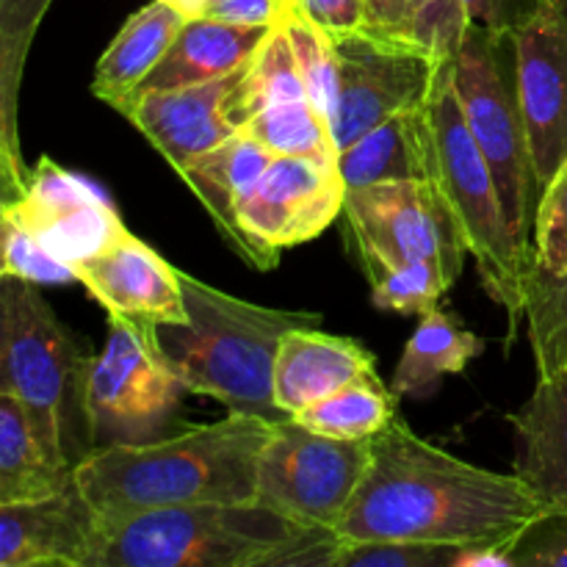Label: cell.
Returning a JSON list of instances; mask_svg holds the SVG:
<instances>
[{"label":"cell","mask_w":567,"mask_h":567,"mask_svg":"<svg viewBox=\"0 0 567 567\" xmlns=\"http://www.w3.org/2000/svg\"><path fill=\"white\" fill-rule=\"evenodd\" d=\"M0 277H20V280L37 282V286H72L78 282L75 269L64 260L55 258L48 247L37 241L33 233L17 225L9 216H0Z\"/></svg>","instance_id":"d6a6232c"},{"label":"cell","mask_w":567,"mask_h":567,"mask_svg":"<svg viewBox=\"0 0 567 567\" xmlns=\"http://www.w3.org/2000/svg\"><path fill=\"white\" fill-rule=\"evenodd\" d=\"M338 172L347 192L393 181H426L424 105L402 111L338 150Z\"/></svg>","instance_id":"d4e9b609"},{"label":"cell","mask_w":567,"mask_h":567,"mask_svg":"<svg viewBox=\"0 0 567 567\" xmlns=\"http://www.w3.org/2000/svg\"><path fill=\"white\" fill-rule=\"evenodd\" d=\"M244 72L247 64L194 86L138 94L127 105L125 116L169 161L172 169L181 172L238 133V127L227 120V100L241 83Z\"/></svg>","instance_id":"e0dca14e"},{"label":"cell","mask_w":567,"mask_h":567,"mask_svg":"<svg viewBox=\"0 0 567 567\" xmlns=\"http://www.w3.org/2000/svg\"><path fill=\"white\" fill-rule=\"evenodd\" d=\"M275 419L230 413L147 443L94 449L75 482L103 524L161 507L255 502L258 463Z\"/></svg>","instance_id":"7a4b0ae2"},{"label":"cell","mask_w":567,"mask_h":567,"mask_svg":"<svg viewBox=\"0 0 567 567\" xmlns=\"http://www.w3.org/2000/svg\"><path fill=\"white\" fill-rule=\"evenodd\" d=\"M515 44L532 155L546 188L567 161V0H543Z\"/></svg>","instance_id":"5bb4252c"},{"label":"cell","mask_w":567,"mask_h":567,"mask_svg":"<svg viewBox=\"0 0 567 567\" xmlns=\"http://www.w3.org/2000/svg\"><path fill=\"white\" fill-rule=\"evenodd\" d=\"M457 548L408 540H343L336 567H443Z\"/></svg>","instance_id":"d590c367"},{"label":"cell","mask_w":567,"mask_h":567,"mask_svg":"<svg viewBox=\"0 0 567 567\" xmlns=\"http://www.w3.org/2000/svg\"><path fill=\"white\" fill-rule=\"evenodd\" d=\"M543 0H463L468 25L515 33L535 17Z\"/></svg>","instance_id":"f35d334b"},{"label":"cell","mask_w":567,"mask_h":567,"mask_svg":"<svg viewBox=\"0 0 567 567\" xmlns=\"http://www.w3.org/2000/svg\"><path fill=\"white\" fill-rule=\"evenodd\" d=\"M103 526L78 482L55 496L0 504V567H92Z\"/></svg>","instance_id":"2e32d148"},{"label":"cell","mask_w":567,"mask_h":567,"mask_svg":"<svg viewBox=\"0 0 567 567\" xmlns=\"http://www.w3.org/2000/svg\"><path fill=\"white\" fill-rule=\"evenodd\" d=\"M343 216L358 244L360 266L430 264L449 288L463 271L468 249L430 181H393L347 192Z\"/></svg>","instance_id":"30bf717a"},{"label":"cell","mask_w":567,"mask_h":567,"mask_svg":"<svg viewBox=\"0 0 567 567\" xmlns=\"http://www.w3.org/2000/svg\"><path fill=\"white\" fill-rule=\"evenodd\" d=\"M452 75L465 122L496 181L515 247L535 266V216L543 186L520 100L515 33L468 25L452 59Z\"/></svg>","instance_id":"52a82bcc"},{"label":"cell","mask_w":567,"mask_h":567,"mask_svg":"<svg viewBox=\"0 0 567 567\" xmlns=\"http://www.w3.org/2000/svg\"><path fill=\"white\" fill-rule=\"evenodd\" d=\"M241 133L264 144L271 155H299V158L338 161V144L332 127L308 97L275 103L255 114Z\"/></svg>","instance_id":"f1b7e54d"},{"label":"cell","mask_w":567,"mask_h":567,"mask_svg":"<svg viewBox=\"0 0 567 567\" xmlns=\"http://www.w3.org/2000/svg\"><path fill=\"white\" fill-rule=\"evenodd\" d=\"M347 205L338 161L275 155L241 208V227L264 269L280 264L282 249L319 238Z\"/></svg>","instance_id":"7c38bea8"},{"label":"cell","mask_w":567,"mask_h":567,"mask_svg":"<svg viewBox=\"0 0 567 567\" xmlns=\"http://www.w3.org/2000/svg\"><path fill=\"white\" fill-rule=\"evenodd\" d=\"M408 0H365V28L385 39H404L408 42Z\"/></svg>","instance_id":"60d3db41"},{"label":"cell","mask_w":567,"mask_h":567,"mask_svg":"<svg viewBox=\"0 0 567 567\" xmlns=\"http://www.w3.org/2000/svg\"><path fill=\"white\" fill-rule=\"evenodd\" d=\"M504 551L509 567H567V513H540Z\"/></svg>","instance_id":"8d00e7d4"},{"label":"cell","mask_w":567,"mask_h":567,"mask_svg":"<svg viewBox=\"0 0 567 567\" xmlns=\"http://www.w3.org/2000/svg\"><path fill=\"white\" fill-rule=\"evenodd\" d=\"M371 463V437L347 441L275 419L258 463V502L297 524L336 532Z\"/></svg>","instance_id":"ba28073f"},{"label":"cell","mask_w":567,"mask_h":567,"mask_svg":"<svg viewBox=\"0 0 567 567\" xmlns=\"http://www.w3.org/2000/svg\"><path fill=\"white\" fill-rule=\"evenodd\" d=\"M526 330L537 377L567 371V275L535 266L526 286Z\"/></svg>","instance_id":"f546056e"},{"label":"cell","mask_w":567,"mask_h":567,"mask_svg":"<svg viewBox=\"0 0 567 567\" xmlns=\"http://www.w3.org/2000/svg\"><path fill=\"white\" fill-rule=\"evenodd\" d=\"M280 25L288 33V42H291L293 55H297L299 72H302L305 89H308V100L332 127V114H336L338 103L336 39L321 31L308 17L299 14L297 9H291V6L282 14Z\"/></svg>","instance_id":"4dcf8cb0"},{"label":"cell","mask_w":567,"mask_h":567,"mask_svg":"<svg viewBox=\"0 0 567 567\" xmlns=\"http://www.w3.org/2000/svg\"><path fill=\"white\" fill-rule=\"evenodd\" d=\"M485 352V341L465 330L463 321L446 308L421 316L419 327L404 343V352L393 371L391 391L399 399L426 396L446 377L463 374L474 358Z\"/></svg>","instance_id":"484cf974"},{"label":"cell","mask_w":567,"mask_h":567,"mask_svg":"<svg viewBox=\"0 0 567 567\" xmlns=\"http://www.w3.org/2000/svg\"><path fill=\"white\" fill-rule=\"evenodd\" d=\"M271 28L230 25V22L210 20V17L203 14L188 17L164 59L144 78L136 97L147 92L194 86V83L214 81V78L227 75V72H236L238 66L252 61V55L258 53Z\"/></svg>","instance_id":"44dd1931"},{"label":"cell","mask_w":567,"mask_h":567,"mask_svg":"<svg viewBox=\"0 0 567 567\" xmlns=\"http://www.w3.org/2000/svg\"><path fill=\"white\" fill-rule=\"evenodd\" d=\"M188 388L164 363L147 332L109 316V338L94 354L89 377V415L94 449L155 441L181 408Z\"/></svg>","instance_id":"9c48e42d"},{"label":"cell","mask_w":567,"mask_h":567,"mask_svg":"<svg viewBox=\"0 0 567 567\" xmlns=\"http://www.w3.org/2000/svg\"><path fill=\"white\" fill-rule=\"evenodd\" d=\"M408 42L430 50L441 61L457 55L468 31L463 0H408Z\"/></svg>","instance_id":"836d02e7"},{"label":"cell","mask_w":567,"mask_h":567,"mask_svg":"<svg viewBox=\"0 0 567 567\" xmlns=\"http://www.w3.org/2000/svg\"><path fill=\"white\" fill-rule=\"evenodd\" d=\"M543 513L515 474L480 468L424 441L402 415L371 437V463L336 535L449 548L507 546Z\"/></svg>","instance_id":"6da1fadb"},{"label":"cell","mask_w":567,"mask_h":567,"mask_svg":"<svg viewBox=\"0 0 567 567\" xmlns=\"http://www.w3.org/2000/svg\"><path fill=\"white\" fill-rule=\"evenodd\" d=\"M377 358L354 338L330 336L319 327H297L280 343L275 365V402L282 415H297L319 399L369 380Z\"/></svg>","instance_id":"ac0fdd59"},{"label":"cell","mask_w":567,"mask_h":567,"mask_svg":"<svg viewBox=\"0 0 567 567\" xmlns=\"http://www.w3.org/2000/svg\"><path fill=\"white\" fill-rule=\"evenodd\" d=\"M94 354L53 313L37 282L0 277V391L22 402L61 460L94 452L89 377Z\"/></svg>","instance_id":"5b68a950"},{"label":"cell","mask_w":567,"mask_h":567,"mask_svg":"<svg viewBox=\"0 0 567 567\" xmlns=\"http://www.w3.org/2000/svg\"><path fill=\"white\" fill-rule=\"evenodd\" d=\"M515 430L513 474L543 513H567V371L537 377L529 402L509 415Z\"/></svg>","instance_id":"d6986e66"},{"label":"cell","mask_w":567,"mask_h":567,"mask_svg":"<svg viewBox=\"0 0 567 567\" xmlns=\"http://www.w3.org/2000/svg\"><path fill=\"white\" fill-rule=\"evenodd\" d=\"M338 103L332 136L338 150L402 111L426 103L443 61L404 39L358 31L336 39Z\"/></svg>","instance_id":"8fae6325"},{"label":"cell","mask_w":567,"mask_h":567,"mask_svg":"<svg viewBox=\"0 0 567 567\" xmlns=\"http://www.w3.org/2000/svg\"><path fill=\"white\" fill-rule=\"evenodd\" d=\"M291 0H205L199 14L230 25L271 28L282 20Z\"/></svg>","instance_id":"ab89813d"},{"label":"cell","mask_w":567,"mask_h":567,"mask_svg":"<svg viewBox=\"0 0 567 567\" xmlns=\"http://www.w3.org/2000/svg\"><path fill=\"white\" fill-rule=\"evenodd\" d=\"M78 282L109 316L150 327L186 321L181 269L166 264L150 244L122 230L103 252L75 266Z\"/></svg>","instance_id":"9a60e30c"},{"label":"cell","mask_w":567,"mask_h":567,"mask_svg":"<svg viewBox=\"0 0 567 567\" xmlns=\"http://www.w3.org/2000/svg\"><path fill=\"white\" fill-rule=\"evenodd\" d=\"M396 415V393L380 377H369V380L341 388V391L319 399L310 408L299 410L293 419L310 430L321 432V435L360 441V437L380 435Z\"/></svg>","instance_id":"83f0119b"},{"label":"cell","mask_w":567,"mask_h":567,"mask_svg":"<svg viewBox=\"0 0 567 567\" xmlns=\"http://www.w3.org/2000/svg\"><path fill=\"white\" fill-rule=\"evenodd\" d=\"M0 216L37 236L42 247L75 269L103 252L122 230V216L109 194L53 158H39L14 194L3 197Z\"/></svg>","instance_id":"4fadbf2b"},{"label":"cell","mask_w":567,"mask_h":567,"mask_svg":"<svg viewBox=\"0 0 567 567\" xmlns=\"http://www.w3.org/2000/svg\"><path fill=\"white\" fill-rule=\"evenodd\" d=\"M288 6L316 22L332 39L349 37L365 28V0H291Z\"/></svg>","instance_id":"74e56055"},{"label":"cell","mask_w":567,"mask_h":567,"mask_svg":"<svg viewBox=\"0 0 567 567\" xmlns=\"http://www.w3.org/2000/svg\"><path fill=\"white\" fill-rule=\"evenodd\" d=\"M203 3H205V0H181V9L186 11L188 17H194V14H199Z\"/></svg>","instance_id":"b9f144b4"},{"label":"cell","mask_w":567,"mask_h":567,"mask_svg":"<svg viewBox=\"0 0 567 567\" xmlns=\"http://www.w3.org/2000/svg\"><path fill=\"white\" fill-rule=\"evenodd\" d=\"M424 155L426 181L446 203L465 249L476 260L485 291L507 310L509 341H515L535 266L526 264L515 247L493 172L465 122L452 59L443 61L424 103Z\"/></svg>","instance_id":"277c9868"},{"label":"cell","mask_w":567,"mask_h":567,"mask_svg":"<svg viewBox=\"0 0 567 567\" xmlns=\"http://www.w3.org/2000/svg\"><path fill=\"white\" fill-rule=\"evenodd\" d=\"M271 158L275 155L264 144H258L252 136L238 131L230 138H225L219 147L208 150L197 161H192L186 169L177 172L194 192V197L208 210L210 221H214L219 236L227 241V247L244 264H249L258 271H266L264 258H260L258 249L252 247V241L244 233L241 208L249 194H252L255 183L266 172V166L271 164Z\"/></svg>","instance_id":"ffe728a7"},{"label":"cell","mask_w":567,"mask_h":567,"mask_svg":"<svg viewBox=\"0 0 567 567\" xmlns=\"http://www.w3.org/2000/svg\"><path fill=\"white\" fill-rule=\"evenodd\" d=\"M166 3H175V6H181V0H166Z\"/></svg>","instance_id":"7bdbcfd3"},{"label":"cell","mask_w":567,"mask_h":567,"mask_svg":"<svg viewBox=\"0 0 567 567\" xmlns=\"http://www.w3.org/2000/svg\"><path fill=\"white\" fill-rule=\"evenodd\" d=\"M535 266L567 275V161L546 183L537 203Z\"/></svg>","instance_id":"e575fe53"},{"label":"cell","mask_w":567,"mask_h":567,"mask_svg":"<svg viewBox=\"0 0 567 567\" xmlns=\"http://www.w3.org/2000/svg\"><path fill=\"white\" fill-rule=\"evenodd\" d=\"M75 485V465L39 435L22 402L0 391V504L48 498Z\"/></svg>","instance_id":"603a6c76"},{"label":"cell","mask_w":567,"mask_h":567,"mask_svg":"<svg viewBox=\"0 0 567 567\" xmlns=\"http://www.w3.org/2000/svg\"><path fill=\"white\" fill-rule=\"evenodd\" d=\"M371 282V302L380 310L402 316H424L441 308L449 282L441 271L430 264H402V266H363Z\"/></svg>","instance_id":"1f68e13d"},{"label":"cell","mask_w":567,"mask_h":567,"mask_svg":"<svg viewBox=\"0 0 567 567\" xmlns=\"http://www.w3.org/2000/svg\"><path fill=\"white\" fill-rule=\"evenodd\" d=\"M310 529L258 498L147 509L103 526L92 567H277Z\"/></svg>","instance_id":"8992f818"},{"label":"cell","mask_w":567,"mask_h":567,"mask_svg":"<svg viewBox=\"0 0 567 567\" xmlns=\"http://www.w3.org/2000/svg\"><path fill=\"white\" fill-rule=\"evenodd\" d=\"M299 97H308V89H305L288 33L277 22L247 64V72L233 97L227 100V120L241 131V125H247L255 114L269 105Z\"/></svg>","instance_id":"4316f807"},{"label":"cell","mask_w":567,"mask_h":567,"mask_svg":"<svg viewBox=\"0 0 567 567\" xmlns=\"http://www.w3.org/2000/svg\"><path fill=\"white\" fill-rule=\"evenodd\" d=\"M186 321L142 327L155 352L188 388L230 413L280 419L275 365L282 338L297 327H319L321 313L247 302L181 271Z\"/></svg>","instance_id":"3957f363"},{"label":"cell","mask_w":567,"mask_h":567,"mask_svg":"<svg viewBox=\"0 0 567 567\" xmlns=\"http://www.w3.org/2000/svg\"><path fill=\"white\" fill-rule=\"evenodd\" d=\"M186 20V11L166 0H150L144 9L127 17L94 66V97L125 114L144 78L164 59Z\"/></svg>","instance_id":"7402d4cb"},{"label":"cell","mask_w":567,"mask_h":567,"mask_svg":"<svg viewBox=\"0 0 567 567\" xmlns=\"http://www.w3.org/2000/svg\"><path fill=\"white\" fill-rule=\"evenodd\" d=\"M50 3L53 0H0V192L3 197L14 194L28 175L17 109H20L28 53Z\"/></svg>","instance_id":"cb8c5ba5"}]
</instances>
